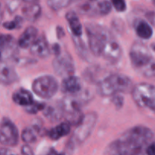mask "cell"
<instances>
[{"label":"cell","instance_id":"cell-1","mask_svg":"<svg viewBox=\"0 0 155 155\" xmlns=\"http://www.w3.org/2000/svg\"><path fill=\"white\" fill-rule=\"evenodd\" d=\"M133 81L123 74H112L101 79L98 83L97 90L102 96H110L120 92H128L133 89Z\"/></svg>","mask_w":155,"mask_h":155},{"label":"cell","instance_id":"cell-2","mask_svg":"<svg viewBox=\"0 0 155 155\" xmlns=\"http://www.w3.org/2000/svg\"><path fill=\"white\" fill-rule=\"evenodd\" d=\"M147 146L132 139L121 136L114 141L106 150L107 155H143Z\"/></svg>","mask_w":155,"mask_h":155},{"label":"cell","instance_id":"cell-3","mask_svg":"<svg viewBox=\"0 0 155 155\" xmlns=\"http://www.w3.org/2000/svg\"><path fill=\"white\" fill-rule=\"evenodd\" d=\"M86 30L91 51L94 55L101 56L104 42L111 34L107 29L92 24H86Z\"/></svg>","mask_w":155,"mask_h":155},{"label":"cell","instance_id":"cell-4","mask_svg":"<svg viewBox=\"0 0 155 155\" xmlns=\"http://www.w3.org/2000/svg\"><path fill=\"white\" fill-rule=\"evenodd\" d=\"M98 120L97 114L92 112L83 115V118L77 126L73 136L70 140V145L74 147L75 145L81 144L91 135L93 131Z\"/></svg>","mask_w":155,"mask_h":155},{"label":"cell","instance_id":"cell-5","mask_svg":"<svg viewBox=\"0 0 155 155\" xmlns=\"http://www.w3.org/2000/svg\"><path fill=\"white\" fill-rule=\"evenodd\" d=\"M132 95L138 106L155 110L154 86L147 83H139L133 87Z\"/></svg>","mask_w":155,"mask_h":155},{"label":"cell","instance_id":"cell-6","mask_svg":"<svg viewBox=\"0 0 155 155\" xmlns=\"http://www.w3.org/2000/svg\"><path fill=\"white\" fill-rule=\"evenodd\" d=\"M58 83L51 76L45 75L38 77L33 81L32 89L40 98L49 99L52 98L58 90Z\"/></svg>","mask_w":155,"mask_h":155},{"label":"cell","instance_id":"cell-7","mask_svg":"<svg viewBox=\"0 0 155 155\" xmlns=\"http://www.w3.org/2000/svg\"><path fill=\"white\" fill-rule=\"evenodd\" d=\"M130 58L133 66L139 71L153 60L152 54L148 47L141 42H136L132 45Z\"/></svg>","mask_w":155,"mask_h":155},{"label":"cell","instance_id":"cell-8","mask_svg":"<svg viewBox=\"0 0 155 155\" xmlns=\"http://www.w3.org/2000/svg\"><path fill=\"white\" fill-rule=\"evenodd\" d=\"M19 133L16 126L8 118H3L0 127V142L6 146H15L18 143Z\"/></svg>","mask_w":155,"mask_h":155},{"label":"cell","instance_id":"cell-9","mask_svg":"<svg viewBox=\"0 0 155 155\" xmlns=\"http://www.w3.org/2000/svg\"><path fill=\"white\" fill-rule=\"evenodd\" d=\"M54 72L61 77H68L72 76L74 72V64L71 56L68 52L56 55L52 61Z\"/></svg>","mask_w":155,"mask_h":155},{"label":"cell","instance_id":"cell-10","mask_svg":"<svg viewBox=\"0 0 155 155\" xmlns=\"http://www.w3.org/2000/svg\"><path fill=\"white\" fill-rule=\"evenodd\" d=\"M18 43L15 42L13 36L9 34L1 35V61H8L10 59L15 58L18 53Z\"/></svg>","mask_w":155,"mask_h":155},{"label":"cell","instance_id":"cell-11","mask_svg":"<svg viewBox=\"0 0 155 155\" xmlns=\"http://www.w3.org/2000/svg\"><path fill=\"white\" fill-rule=\"evenodd\" d=\"M122 136L133 139L145 146H148V143L152 139L154 135L152 131L148 127L143 126H136L127 130Z\"/></svg>","mask_w":155,"mask_h":155},{"label":"cell","instance_id":"cell-12","mask_svg":"<svg viewBox=\"0 0 155 155\" xmlns=\"http://www.w3.org/2000/svg\"><path fill=\"white\" fill-rule=\"evenodd\" d=\"M101 55L112 62L117 61L120 58L122 55V49L120 44L114 39L112 35H110L104 42Z\"/></svg>","mask_w":155,"mask_h":155},{"label":"cell","instance_id":"cell-13","mask_svg":"<svg viewBox=\"0 0 155 155\" xmlns=\"http://www.w3.org/2000/svg\"><path fill=\"white\" fill-rule=\"evenodd\" d=\"M30 53L40 58H46L50 54V48L44 36H40L30 47Z\"/></svg>","mask_w":155,"mask_h":155},{"label":"cell","instance_id":"cell-14","mask_svg":"<svg viewBox=\"0 0 155 155\" xmlns=\"http://www.w3.org/2000/svg\"><path fill=\"white\" fill-rule=\"evenodd\" d=\"M82 90V83L80 78L75 76L65 77L61 83V91L69 95H77Z\"/></svg>","mask_w":155,"mask_h":155},{"label":"cell","instance_id":"cell-15","mask_svg":"<svg viewBox=\"0 0 155 155\" xmlns=\"http://www.w3.org/2000/svg\"><path fill=\"white\" fill-rule=\"evenodd\" d=\"M18 80V74H17L12 65L7 64V61L1 62L0 68V80L4 85H11Z\"/></svg>","mask_w":155,"mask_h":155},{"label":"cell","instance_id":"cell-16","mask_svg":"<svg viewBox=\"0 0 155 155\" xmlns=\"http://www.w3.org/2000/svg\"><path fill=\"white\" fill-rule=\"evenodd\" d=\"M38 38V30L35 27H28L18 39V43L20 48H27Z\"/></svg>","mask_w":155,"mask_h":155},{"label":"cell","instance_id":"cell-17","mask_svg":"<svg viewBox=\"0 0 155 155\" xmlns=\"http://www.w3.org/2000/svg\"><path fill=\"white\" fill-rule=\"evenodd\" d=\"M12 99L17 104L25 107L34 103V99L31 92L25 89H19L15 91L12 95Z\"/></svg>","mask_w":155,"mask_h":155},{"label":"cell","instance_id":"cell-18","mask_svg":"<svg viewBox=\"0 0 155 155\" xmlns=\"http://www.w3.org/2000/svg\"><path fill=\"white\" fill-rule=\"evenodd\" d=\"M66 19L68 21L73 35L76 37H80L83 34V26L80 23L76 12L71 11L66 14Z\"/></svg>","mask_w":155,"mask_h":155},{"label":"cell","instance_id":"cell-19","mask_svg":"<svg viewBox=\"0 0 155 155\" xmlns=\"http://www.w3.org/2000/svg\"><path fill=\"white\" fill-rule=\"evenodd\" d=\"M136 33L141 39H149L153 35V30L149 23L144 20L139 19L135 22Z\"/></svg>","mask_w":155,"mask_h":155},{"label":"cell","instance_id":"cell-20","mask_svg":"<svg viewBox=\"0 0 155 155\" xmlns=\"http://www.w3.org/2000/svg\"><path fill=\"white\" fill-rule=\"evenodd\" d=\"M42 9L38 3H31L22 8V14L24 18L30 22L36 21L40 17Z\"/></svg>","mask_w":155,"mask_h":155},{"label":"cell","instance_id":"cell-21","mask_svg":"<svg viewBox=\"0 0 155 155\" xmlns=\"http://www.w3.org/2000/svg\"><path fill=\"white\" fill-rule=\"evenodd\" d=\"M71 125L69 122L61 123L48 132V137L52 140H58L61 138L69 134L71 132Z\"/></svg>","mask_w":155,"mask_h":155},{"label":"cell","instance_id":"cell-22","mask_svg":"<svg viewBox=\"0 0 155 155\" xmlns=\"http://www.w3.org/2000/svg\"><path fill=\"white\" fill-rule=\"evenodd\" d=\"M39 133V127L33 126L32 127H27L21 133V139L27 144L33 143L37 139V134Z\"/></svg>","mask_w":155,"mask_h":155},{"label":"cell","instance_id":"cell-23","mask_svg":"<svg viewBox=\"0 0 155 155\" xmlns=\"http://www.w3.org/2000/svg\"><path fill=\"white\" fill-rule=\"evenodd\" d=\"M63 114L64 110L62 108L61 104H60V105L57 107L49 106L44 109V115L46 117L53 120H58V119H60Z\"/></svg>","mask_w":155,"mask_h":155},{"label":"cell","instance_id":"cell-24","mask_svg":"<svg viewBox=\"0 0 155 155\" xmlns=\"http://www.w3.org/2000/svg\"><path fill=\"white\" fill-rule=\"evenodd\" d=\"M111 8L112 4L108 0H102V1L98 2L95 5L96 15H101V16L108 15L111 11Z\"/></svg>","mask_w":155,"mask_h":155},{"label":"cell","instance_id":"cell-25","mask_svg":"<svg viewBox=\"0 0 155 155\" xmlns=\"http://www.w3.org/2000/svg\"><path fill=\"white\" fill-rule=\"evenodd\" d=\"M72 2H74L73 0H47L48 6L54 11H59L64 8Z\"/></svg>","mask_w":155,"mask_h":155},{"label":"cell","instance_id":"cell-26","mask_svg":"<svg viewBox=\"0 0 155 155\" xmlns=\"http://www.w3.org/2000/svg\"><path fill=\"white\" fill-rule=\"evenodd\" d=\"M139 71L147 78H155V61L153 59L151 62H149Z\"/></svg>","mask_w":155,"mask_h":155},{"label":"cell","instance_id":"cell-27","mask_svg":"<svg viewBox=\"0 0 155 155\" xmlns=\"http://www.w3.org/2000/svg\"><path fill=\"white\" fill-rule=\"evenodd\" d=\"M23 18L20 16L15 17L13 21H6L3 24V27L7 30H15L19 29L23 24Z\"/></svg>","mask_w":155,"mask_h":155},{"label":"cell","instance_id":"cell-28","mask_svg":"<svg viewBox=\"0 0 155 155\" xmlns=\"http://www.w3.org/2000/svg\"><path fill=\"white\" fill-rule=\"evenodd\" d=\"M45 108V104L44 103H39V102H36L34 101L33 104H32L31 105L28 106V107H26L25 110L27 113L29 114H36L37 112L40 111V110H44Z\"/></svg>","mask_w":155,"mask_h":155},{"label":"cell","instance_id":"cell-29","mask_svg":"<svg viewBox=\"0 0 155 155\" xmlns=\"http://www.w3.org/2000/svg\"><path fill=\"white\" fill-rule=\"evenodd\" d=\"M111 4L118 12H124L127 10V3L125 0H111Z\"/></svg>","mask_w":155,"mask_h":155},{"label":"cell","instance_id":"cell-30","mask_svg":"<svg viewBox=\"0 0 155 155\" xmlns=\"http://www.w3.org/2000/svg\"><path fill=\"white\" fill-rule=\"evenodd\" d=\"M113 103L115 104L117 107H121L123 105V103H124V98L122 96H120V95L117 94H115L113 95Z\"/></svg>","mask_w":155,"mask_h":155},{"label":"cell","instance_id":"cell-31","mask_svg":"<svg viewBox=\"0 0 155 155\" xmlns=\"http://www.w3.org/2000/svg\"><path fill=\"white\" fill-rule=\"evenodd\" d=\"M21 154L22 155H34L33 149L28 145H24L21 147Z\"/></svg>","mask_w":155,"mask_h":155},{"label":"cell","instance_id":"cell-32","mask_svg":"<svg viewBox=\"0 0 155 155\" xmlns=\"http://www.w3.org/2000/svg\"><path fill=\"white\" fill-rule=\"evenodd\" d=\"M145 153L147 155H155V142L147 146Z\"/></svg>","mask_w":155,"mask_h":155},{"label":"cell","instance_id":"cell-33","mask_svg":"<svg viewBox=\"0 0 155 155\" xmlns=\"http://www.w3.org/2000/svg\"><path fill=\"white\" fill-rule=\"evenodd\" d=\"M18 2L16 0H14V1H12L8 5V8L10 10V12H15V9L18 8Z\"/></svg>","mask_w":155,"mask_h":155},{"label":"cell","instance_id":"cell-34","mask_svg":"<svg viewBox=\"0 0 155 155\" xmlns=\"http://www.w3.org/2000/svg\"><path fill=\"white\" fill-rule=\"evenodd\" d=\"M1 155H17V154H14V153H12V151H8V149H5V148H2Z\"/></svg>","mask_w":155,"mask_h":155},{"label":"cell","instance_id":"cell-35","mask_svg":"<svg viewBox=\"0 0 155 155\" xmlns=\"http://www.w3.org/2000/svg\"><path fill=\"white\" fill-rule=\"evenodd\" d=\"M20 1L24 2L27 3V4H31V3H38L39 0H20Z\"/></svg>","mask_w":155,"mask_h":155},{"label":"cell","instance_id":"cell-36","mask_svg":"<svg viewBox=\"0 0 155 155\" xmlns=\"http://www.w3.org/2000/svg\"><path fill=\"white\" fill-rule=\"evenodd\" d=\"M90 2H98V0H89Z\"/></svg>","mask_w":155,"mask_h":155},{"label":"cell","instance_id":"cell-37","mask_svg":"<svg viewBox=\"0 0 155 155\" xmlns=\"http://www.w3.org/2000/svg\"><path fill=\"white\" fill-rule=\"evenodd\" d=\"M57 155H66V154H58Z\"/></svg>","mask_w":155,"mask_h":155},{"label":"cell","instance_id":"cell-38","mask_svg":"<svg viewBox=\"0 0 155 155\" xmlns=\"http://www.w3.org/2000/svg\"><path fill=\"white\" fill-rule=\"evenodd\" d=\"M77 1H79V0H73V2H77Z\"/></svg>","mask_w":155,"mask_h":155},{"label":"cell","instance_id":"cell-39","mask_svg":"<svg viewBox=\"0 0 155 155\" xmlns=\"http://www.w3.org/2000/svg\"><path fill=\"white\" fill-rule=\"evenodd\" d=\"M154 6H155V0H154Z\"/></svg>","mask_w":155,"mask_h":155}]
</instances>
